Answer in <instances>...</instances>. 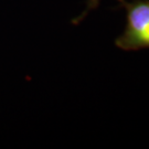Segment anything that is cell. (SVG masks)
Wrapping results in <instances>:
<instances>
[{"label": "cell", "mask_w": 149, "mask_h": 149, "mask_svg": "<svg viewBox=\"0 0 149 149\" xmlns=\"http://www.w3.org/2000/svg\"><path fill=\"white\" fill-rule=\"evenodd\" d=\"M126 27L115 44L120 50L137 51L149 49V0L126 1Z\"/></svg>", "instance_id": "obj_1"}, {"label": "cell", "mask_w": 149, "mask_h": 149, "mask_svg": "<svg viewBox=\"0 0 149 149\" xmlns=\"http://www.w3.org/2000/svg\"><path fill=\"white\" fill-rule=\"evenodd\" d=\"M117 1L119 2V5L123 7V6L126 3L127 0H117ZM100 2H101V0H87V1H86L85 9L83 10V12H81L77 17H75L74 19L72 20V23H73V24H79V23H81V22L85 19L86 16L90 13L91 11H93L94 9H96V8L100 6Z\"/></svg>", "instance_id": "obj_2"}]
</instances>
